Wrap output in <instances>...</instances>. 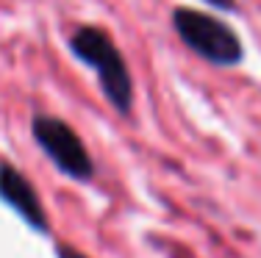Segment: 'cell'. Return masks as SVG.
Segmentation results:
<instances>
[{"mask_svg":"<svg viewBox=\"0 0 261 258\" xmlns=\"http://www.w3.org/2000/svg\"><path fill=\"white\" fill-rule=\"evenodd\" d=\"M67 47L84 67L97 75L103 97L117 114L128 117L134 108V81L117 42L97 25H78L67 39Z\"/></svg>","mask_w":261,"mask_h":258,"instance_id":"obj_1","label":"cell"},{"mask_svg":"<svg viewBox=\"0 0 261 258\" xmlns=\"http://www.w3.org/2000/svg\"><path fill=\"white\" fill-rule=\"evenodd\" d=\"M172 28H175L178 39L189 47L192 53H197L200 59H206L208 64L217 67H236L245 59V47H242L236 31L228 25L225 20L214 14L197 9H172Z\"/></svg>","mask_w":261,"mask_h":258,"instance_id":"obj_2","label":"cell"},{"mask_svg":"<svg viewBox=\"0 0 261 258\" xmlns=\"http://www.w3.org/2000/svg\"><path fill=\"white\" fill-rule=\"evenodd\" d=\"M31 136H34L36 147L47 156V161L56 167V172H61L64 178L75 183H89L95 178V161L70 122L53 114H34L31 117Z\"/></svg>","mask_w":261,"mask_h":258,"instance_id":"obj_3","label":"cell"},{"mask_svg":"<svg viewBox=\"0 0 261 258\" xmlns=\"http://www.w3.org/2000/svg\"><path fill=\"white\" fill-rule=\"evenodd\" d=\"M0 203H6L31 231L42 233V236L50 233V217H47L45 203L39 200L34 183L9 161H0Z\"/></svg>","mask_w":261,"mask_h":258,"instance_id":"obj_4","label":"cell"},{"mask_svg":"<svg viewBox=\"0 0 261 258\" xmlns=\"http://www.w3.org/2000/svg\"><path fill=\"white\" fill-rule=\"evenodd\" d=\"M200 3H206V6H211V9H217L220 14H228V11H236V9H239V3H236V0H200Z\"/></svg>","mask_w":261,"mask_h":258,"instance_id":"obj_5","label":"cell"},{"mask_svg":"<svg viewBox=\"0 0 261 258\" xmlns=\"http://www.w3.org/2000/svg\"><path fill=\"white\" fill-rule=\"evenodd\" d=\"M56 255L59 258H92V255L81 253L75 247H70V244H56Z\"/></svg>","mask_w":261,"mask_h":258,"instance_id":"obj_6","label":"cell"}]
</instances>
